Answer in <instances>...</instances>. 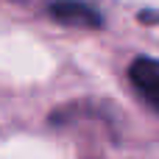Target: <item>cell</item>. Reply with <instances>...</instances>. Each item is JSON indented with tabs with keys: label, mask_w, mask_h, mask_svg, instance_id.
Here are the masks:
<instances>
[{
	"label": "cell",
	"mask_w": 159,
	"mask_h": 159,
	"mask_svg": "<svg viewBox=\"0 0 159 159\" xmlns=\"http://www.w3.org/2000/svg\"><path fill=\"white\" fill-rule=\"evenodd\" d=\"M129 78L134 89L143 95V101L159 112V59H145V56L134 59L129 67Z\"/></svg>",
	"instance_id": "6da1fadb"
},
{
	"label": "cell",
	"mask_w": 159,
	"mask_h": 159,
	"mask_svg": "<svg viewBox=\"0 0 159 159\" xmlns=\"http://www.w3.org/2000/svg\"><path fill=\"white\" fill-rule=\"evenodd\" d=\"M50 17L64 22V25H78V28H101L103 17L89 8L87 3H75V0H59L50 6Z\"/></svg>",
	"instance_id": "7a4b0ae2"
}]
</instances>
